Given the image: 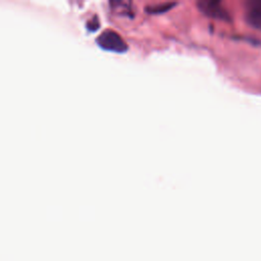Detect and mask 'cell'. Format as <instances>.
I'll return each mask as SVG.
<instances>
[{
	"instance_id": "cell-1",
	"label": "cell",
	"mask_w": 261,
	"mask_h": 261,
	"mask_svg": "<svg viewBox=\"0 0 261 261\" xmlns=\"http://www.w3.org/2000/svg\"><path fill=\"white\" fill-rule=\"evenodd\" d=\"M97 42L101 48L108 51L122 53L127 50V45L123 39L113 31H105L102 33L98 37Z\"/></svg>"
},
{
	"instance_id": "cell-2",
	"label": "cell",
	"mask_w": 261,
	"mask_h": 261,
	"mask_svg": "<svg viewBox=\"0 0 261 261\" xmlns=\"http://www.w3.org/2000/svg\"><path fill=\"white\" fill-rule=\"evenodd\" d=\"M199 10H201L205 15L219 19V20H227L229 18L228 12L225 10V8L221 5L219 1H213V0H205L200 1L197 3Z\"/></svg>"
},
{
	"instance_id": "cell-3",
	"label": "cell",
	"mask_w": 261,
	"mask_h": 261,
	"mask_svg": "<svg viewBox=\"0 0 261 261\" xmlns=\"http://www.w3.org/2000/svg\"><path fill=\"white\" fill-rule=\"evenodd\" d=\"M246 16L248 22L252 27L261 30V0L251 1L248 3Z\"/></svg>"
},
{
	"instance_id": "cell-4",
	"label": "cell",
	"mask_w": 261,
	"mask_h": 261,
	"mask_svg": "<svg viewBox=\"0 0 261 261\" xmlns=\"http://www.w3.org/2000/svg\"><path fill=\"white\" fill-rule=\"evenodd\" d=\"M174 3H163V4H158L156 6H151L148 7V11L152 12V13H159V12H163L168 10L171 6H173Z\"/></svg>"
}]
</instances>
